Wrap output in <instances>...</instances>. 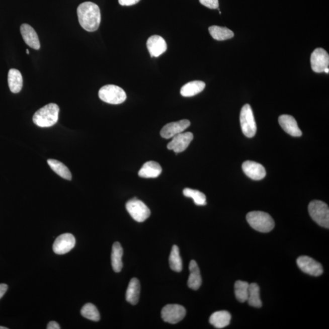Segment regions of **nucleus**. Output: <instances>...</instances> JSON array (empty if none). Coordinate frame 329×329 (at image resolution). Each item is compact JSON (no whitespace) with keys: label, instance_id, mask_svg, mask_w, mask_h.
<instances>
[{"label":"nucleus","instance_id":"obj_2","mask_svg":"<svg viewBox=\"0 0 329 329\" xmlns=\"http://www.w3.org/2000/svg\"><path fill=\"white\" fill-rule=\"evenodd\" d=\"M59 108L54 103L43 106L34 114L33 120L35 125L41 128L53 126L57 122Z\"/></svg>","mask_w":329,"mask_h":329},{"label":"nucleus","instance_id":"obj_6","mask_svg":"<svg viewBox=\"0 0 329 329\" xmlns=\"http://www.w3.org/2000/svg\"><path fill=\"white\" fill-rule=\"evenodd\" d=\"M239 120L242 132L245 136L249 138L255 137L257 132V125L253 109L248 104L242 108Z\"/></svg>","mask_w":329,"mask_h":329},{"label":"nucleus","instance_id":"obj_31","mask_svg":"<svg viewBox=\"0 0 329 329\" xmlns=\"http://www.w3.org/2000/svg\"><path fill=\"white\" fill-rule=\"evenodd\" d=\"M80 313L86 318L90 319L91 321H98L100 319V314L96 306L88 303L83 306Z\"/></svg>","mask_w":329,"mask_h":329},{"label":"nucleus","instance_id":"obj_28","mask_svg":"<svg viewBox=\"0 0 329 329\" xmlns=\"http://www.w3.org/2000/svg\"><path fill=\"white\" fill-rule=\"evenodd\" d=\"M170 268L175 272L180 273L183 270V261L180 256V249L177 245H173L169 257Z\"/></svg>","mask_w":329,"mask_h":329},{"label":"nucleus","instance_id":"obj_16","mask_svg":"<svg viewBox=\"0 0 329 329\" xmlns=\"http://www.w3.org/2000/svg\"><path fill=\"white\" fill-rule=\"evenodd\" d=\"M279 123L282 128L293 137H301V130L299 129L295 118L289 115H282L279 118Z\"/></svg>","mask_w":329,"mask_h":329},{"label":"nucleus","instance_id":"obj_33","mask_svg":"<svg viewBox=\"0 0 329 329\" xmlns=\"http://www.w3.org/2000/svg\"><path fill=\"white\" fill-rule=\"evenodd\" d=\"M140 1V0H118L120 5L125 6V7L134 5L138 4Z\"/></svg>","mask_w":329,"mask_h":329},{"label":"nucleus","instance_id":"obj_11","mask_svg":"<svg viewBox=\"0 0 329 329\" xmlns=\"http://www.w3.org/2000/svg\"><path fill=\"white\" fill-rule=\"evenodd\" d=\"M76 244V239L71 233H63L54 241L53 249L57 255H65L73 249Z\"/></svg>","mask_w":329,"mask_h":329},{"label":"nucleus","instance_id":"obj_36","mask_svg":"<svg viewBox=\"0 0 329 329\" xmlns=\"http://www.w3.org/2000/svg\"><path fill=\"white\" fill-rule=\"evenodd\" d=\"M324 72H325V73H329V69L328 68H326L325 70H324Z\"/></svg>","mask_w":329,"mask_h":329},{"label":"nucleus","instance_id":"obj_30","mask_svg":"<svg viewBox=\"0 0 329 329\" xmlns=\"http://www.w3.org/2000/svg\"><path fill=\"white\" fill-rule=\"evenodd\" d=\"M183 194L187 198H191L197 206H205L206 205V196L199 190L191 189H185Z\"/></svg>","mask_w":329,"mask_h":329},{"label":"nucleus","instance_id":"obj_9","mask_svg":"<svg viewBox=\"0 0 329 329\" xmlns=\"http://www.w3.org/2000/svg\"><path fill=\"white\" fill-rule=\"evenodd\" d=\"M311 66L313 71L322 73L329 66V56L327 51L321 48H316L311 55Z\"/></svg>","mask_w":329,"mask_h":329},{"label":"nucleus","instance_id":"obj_19","mask_svg":"<svg viewBox=\"0 0 329 329\" xmlns=\"http://www.w3.org/2000/svg\"><path fill=\"white\" fill-rule=\"evenodd\" d=\"M190 276L187 284L190 288L197 290L202 284V278L200 268L195 261H192L189 265Z\"/></svg>","mask_w":329,"mask_h":329},{"label":"nucleus","instance_id":"obj_37","mask_svg":"<svg viewBox=\"0 0 329 329\" xmlns=\"http://www.w3.org/2000/svg\"><path fill=\"white\" fill-rule=\"evenodd\" d=\"M0 329H8V328L6 327H3V326H0Z\"/></svg>","mask_w":329,"mask_h":329},{"label":"nucleus","instance_id":"obj_8","mask_svg":"<svg viewBox=\"0 0 329 329\" xmlns=\"http://www.w3.org/2000/svg\"><path fill=\"white\" fill-rule=\"evenodd\" d=\"M186 310L183 306L179 304H169L161 310V317L164 322L170 324H177L186 316Z\"/></svg>","mask_w":329,"mask_h":329},{"label":"nucleus","instance_id":"obj_3","mask_svg":"<svg viewBox=\"0 0 329 329\" xmlns=\"http://www.w3.org/2000/svg\"><path fill=\"white\" fill-rule=\"evenodd\" d=\"M246 219L251 227L260 232H269L275 225L273 218L268 213L261 211L248 213Z\"/></svg>","mask_w":329,"mask_h":329},{"label":"nucleus","instance_id":"obj_18","mask_svg":"<svg viewBox=\"0 0 329 329\" xmlns=\"http://www.w3.org/2000/svg\"><path fill=\"white\" fill-rule=\"evenodd\" d=\"M162 169L160 164L154 161H147L144 163L143 166L139 172L138 176L142 178H156L161 174Z\"/></svg>","mask_w":329,"mask_h":329},{"label":"nucleus","instance_id":"obj_13","mask_svg":"<svg viewBox=\"0 0 329 329\" xmlns=\"http://www.w3.org/2000/svg\"><path fill=\"white\" fill-rule=\"evenodd\" d=\"M190 126V122L188 120H182L177 122L170 123L164 125L161 129L160 135L161 137L169 139L182 133Z\"/></svg>","mask_w":329,"mask_h":329},{"label":"nucleus","instance_id":"obj_23","mask_svg":"<svg viewBox=\"0 0 329 329\" xmlns=\"http://www.w3.org/2000/svg\"><path fill=\"white\" fill-rule=\"evenodd\" d=\"M206 84L201 80H194L186 84L181 89V94L184 97H191L201 93Z\"/></svg>","mask_w":329,"mask_h":329},{"label":"nucleus","instance_id":"obj_15","mask_svg":"<svg viewBox=\"0 0 329 329\" xmlns=\"http://www.w3.org/2000/svg\"><path fill=\"white\" fill-rule=\"evenodd\" d=\"M146 46L151 57L160 56L167 49L166 40L163 37L157 35L150 37L147 40Z\"/></svg>","mask_w":329,"mask_h":329},{"label":"nucleus","instance_id":"obj_5","mask_svg":"<svg viewBox=\"0 0 329 329\" xmlns=\"http://www.w3.org/2000/svg\"><path fill=\"white\" fill-rule=\"evenodd\" d=\"M308 212L317 224L328 229L329 209L327 204L321 201H311L308 206Z\"/></svg>","mask_w":329,"mask_h":329},{"label":"nucleus","instance_id":"obj_27","mask_svg":"<svg viewBox=\"0 0 329 329\" xmlns=\"http://www.w3.org/2000/svg\"><path fill=\"white\" fill-rule=\"evenodd\" d=\"M47 162L51 169L59 177L65 179V180H71V173L68 167H66L64 164L55 159H48Z\"/></svg>","mask_w":329,"mask_h":329},{"label":"nucleus","instance_id":"obj_7","mask_svg":"<svg viewBox=\"0 0 329 329\" xmlns=\"http://www.w3.org/2000/svg\"><path fill=\"white\" fill-rule=\"evenodd\" d=\"M126 209L131 217L138 223L145 221L151 215V211L146 205L136 198L127 202Z\"/></svg>","mask_w":329,"mask_h":329},{"label":"nucleus","instance_id":"obj_34","mask_svg":"<svg viewBox=\"0 0 329 329\" xmlns=\"http://www.w3.org/2000/svg\"><path fill=\"white\" fill-rule=\"evenodd\" d=\"M8 289V286L7 284H0V299L3 298Z\"/></svg>","mask_w":329,"mask_h":329},{"label":"nucleus","instance_id":"obj_4","mask_svg":"<svg viewBox=\"0 0 329 329\" xmlns=\"http://www.w3.org/2000/svg\"><path fill=\"white\" fill-rule=\"evenodd\" d=\"M98 95L103 102L111 105H120L125 102L127 98L123 89L115 85L103 86L100 89Z\"/></svg>","mask_w":329,"mask_h":329},{"label":"nucleus","instance_id":"obj_25","mask_svg":"<svg viewBox=\"0 0 329 329\" xmlns=\"http://www.w3.org/2000/svg\"><path fill=\"white\" fill-rule=\"evenodd\" d=\"M209 31L213 38L218 41L232 39L234 36L233 31L226 27L211 26L209 27Z\"/></svg>","mask_w":329,"mask_h":329},{"label":"nucleus","instance_id":"obj_38","mask_svg":"<svg viewBox=\"0 0 329 329\" xmlns=\"http://www.w3.org/2000/svg\"><path fill=\"white\" fill-rule=\"evenodd\" d=\"M26 51H27V53L28 54H30V52H29V50H26Z\"/></svg>","mask_w":329,"mask_h":329},{"label":"nucleus","instance_id":"obj_1","mask_svg":"<svg viewBox=\"0 0 329 329\" xmlns=\"http://www.w3.org/2000/svg\"><path fill=\"white\" fill-rule=\"evenodd\" d=\"M79 24L87 31L94 32L99 28L101 23L100 8L94 3H83L77 9Z\"/></svg>","mask_w":329,"mask_h":329},{"label":"nucleus","instance_id":"obj_12","mask_svg":"<svg viewBox=\"0 0 329 329\" xmlns=\"http://www.w3.org/2000/svg\"><path fill=\"white\" fill-rule=\"evenodd\" d=\"M193 139L192 132H182L173 137L172 140L167 145V148L176 153L183 152L188 148Z\"/></svg>","mask_w":329,"mask_h":329},{"label":"nucleus","instance_id":"obj_22","mask_svg":"<svg viewBox=\"0 0 329 329\" xmlns=\"http://www.w3.org/2000/svg\"><path fill=\"white\" fill-rule=\"evenodd\" d=\"M8 85L10 91L14 94L19 93L23 88V77L20 71L11 69L8 73Z\"/></svg>","mask_w":329,"mask_h":329},{"label":"nucleus","instance_id":"obj_26","mask_svg":"<svg viewBox=\"0 0 329 329\" xmlns=\"http://www.w3.org/2000/svg\"><path fill=\"white\" fill-rule=\"evenodd\" d=\"M247 301L250 305L256 308H261L262 302L260 296V288L256 283H252L249 285Z\"/></svg>","mask_w":329,"mask_h":329},{"label":"nucleus","instance_id":"obj_24","mask_svg":"<svg viewBox=\"0 0 329 329\" xmlns=\"http://www.w3.org/2000/svg\"><path fill=\"white\" fill-rule=\"evenodd\" d=\"M123 250L120 243L115 242L112 246L111 262L112 266L115 273H119L123 268L122 257Z\"/></svg>","mask_w":329,"mask_h":329},{"label":"nucleus","instance_id":"obj_10","mask_svg":"<svg viewBox=\"0 0 329 329\" xmlns=\"http://www.w3.org/2000/svg\"><path fill=\"white\" fill-rule=\"evenodd\" d=\"M297 265L303 272L313 276H321L323 268L321 264L308 256H301L297 259Z\"/></svg>","mask_w":329,"mask_h":329},{"label":"nucleus","instance_id":"obj_17","mask_svg":"<svg viewBox=\"0 0 329 329\" xmlns=\"http://www.w3.org/2000/svg\"><path fill=\"white\" fill-rule=\"evenodd\" d=\"M20 32H21L23 39L29 47L34 50H39L40 43L39 37L33 27L28 24H23L20 27Z\"/></svg>","mask_w":329,"mask_h":329},{"label":"nucleus","instance_id":"obj_35","mask_svg":"<svg viewBox=\"0 0 329 329\" xmlns=\"http://www.w3.org/2000/svg\"><path fill=\"white\" fill-rule=\"evenodd\" d=\"M48 329H60V327L58 323L55 321H51L47 325Z\"/></svg>","mask_w":329,"mask_h":329},{"label":"nucleus","instance_id":"obj_32","mask_svg":"<svg viewBox=\"0 0 329 329\" xmlns=\"http://www.w3.org/2000/svg\"><path fill=\"white\" fill-rule=\"evenodd\" d=\"M200 4L209 9L215 10L219 7L218 0H200Z\"/></svg>","mask_w":329,"mask_h":329},{"label":"nucleus","instance_id":"obj_20","mask_svg":"<svg viewBox=\"0 0 329 329\" xmlns=\"http://www.w3.org/2000/svg\"><path fill=\"white\" fill-rule=\"evenodd\" d=\"M140 284L137 278H132L129 282L126 293V299L130 304L136 305L139 301Z\"/></svg>","mask_w":329,"mask_h":329},{"label":"nucleus","instance_id":"obj_21","mask_svg":"<svg viewBox=\"0 0 329 329\" xmlns=\"http://www.w3.org/2000/svg\"><path fill=\"white\" fill-rule=\"evenodd\" d=\"M231 315L227 311H218L213 313L210 317V324L215 328H223L229 325Z\"/></svg>","mask_w":329,"mask_h":329},{"label":"nucleus","instance_id":"obj_29","mask_svg":"<svg viewBox=\"0 0 329 329\" xmlns=\"http://www.w3.org/2000/svg\"><path fill=\"white\" fill-rule=\"evenodd\" d=\"M249 283L238 281L235 284V294L239 302L243 303L247 301Z\"/></svg>","mask_w":329,"mask_h":329},{"label":"nucleus","instance_id":"obj_14","mask_svg":"<svg viewBox=\"0 0 329 329\" xmlns=\"http://www.w3.org/2000/svg\"><path fill=\"white\" fill-rule=\"evenodd\" d=\"M242 169L247 177L253 180H262L266 176L264 166L256 161L248 160L242 164Z\"/></svg>","mask_w":329,"mask_h":329}]
</instances>
